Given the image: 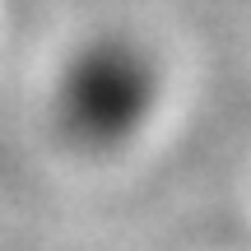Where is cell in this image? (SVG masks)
<instances>
[{
	"mask_svg": "<svg viewBox=\"0 0 251 251\" xmlns=\"http://www.w3.org/2000/svg\"><path fill=\"white\" fill-rule=\"evenodd\" d=\"M153 98L158 79L149 56L121 37H98L84 51H75L61 70L56 112L75 140L107 149L140 130V121L153 112Z\"/></svg>",
	"mask_w": 251,
	"mask_h": 251,
	"instance_id": "6da1fadb",
	"label": "cell"
}]
</instances>
